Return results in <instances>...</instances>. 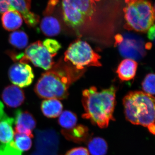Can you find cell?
<instances>
[{"label":"cell","mask_w":155,"mask_h":155,"mask_svg":"<svg viewBox=\"0 0 155 155\" xmlns=\"http://www.w3.org/2000/svg\"><path fill=\"white\" fill-rule=\"evenodd\" d=\"M83 72V70H78L69 63L60 61L42 74L35 87V91L41 98H67L69 87Z\"/></svg>","instance_id":"1"},{"label":"cell","mask_w":155,"mask_h":155,"mask_svg":"<svg viewBox=\"0 0 155 155\" xmlns=\"http://www.w3.org/2000/svg\"><path fill=\"white\" fill-rule=\"evenodd\" d=\"M116 91L114 86L101 91L94 86L84 90L82 93L84 110L82 118L89 119L101 128L107 127L110 121L114 120Z\"/></svg>","instance_id":"2"},{"label":"cell","mask_w":155,"mask_h":155,"mask_svg":"<svg viewBox=\"0 0 155 155\" xmlns=\"http://www.w3.org/2000/svg\"><path fill=\"white\" fill-rule=\"evenodd\" d=\"M126 119L134 125L147 127L155 134V98L141 91H131L123 100Z\"/></svg>","instance_id":"3"},{"label":"cell","mask_w":155,"mask_h":155,"mask_svg":"<svg viewBox=\"0 0 155 155\" xmlns=\"http://www.w3.org/2000/svg\"><path fill=\"white\" fill-rule=\"evenodd\" d=\"M61 48V45L57 41L47 39L43 41H38L31 44L24 53L10 51L8 55L16 62L27 64L30 61L35 67L47 71L54 64V58Z\"/></svg>","instance_id":"4"},{"label":"cell","mask_w":155,"mask_h":155,"mask_svg":"<svg viewBox=\"0 0 155 155\" xmlns=\"http://www.w3.org/2000/svg\"><path fill=\"white\" fill-rule=\"evenodd\" d=\"M125 28L146 32L154 25V8L148 0H137L127 3L124 9Z\"/></svg>","instance_id":"5"},{"label":"cell","mask_w":155,"mask_h":155,"mask_svg":"<svg viewBox=\"0 0 155 155\" xmlns=\"http://www.w3.org/2000/svg\"><path fill=\"white\" fill-rule=\"evenodd\" d=\"M97 0H61L64 22L73 28H78L91 20L96 10Z\"/></svg>","instance_id":"6"},{"label":"cell","mask_w":155,"mask_h":155,"mask_svg":"<svg viewBox=\"0 0 155 155\" xmlns=\"http://www.w3.org/2000/svg\"><path fill=\"white\" fill-rule=\"evenodd\" d=\"M100 59L99 55L95 52L88 43L78 40L69 46L64 54V60L81 70L85 67H101Z\"/></svg>","instance_id":"7"},{"label":"cell","mask_w":155,"mask_h":155,"mask_svg":"<svg viewBox=\"0 0 155 155\" xmlns=\"http://www.w3.org/2000/svg\"><path fill=\"white\" fill-rule=\"evenodd\" d=\"M31 0H0V14L10 10L18 11L26 24L35 27L40 21L38 15L31 11Z\"/></svg>","instance_id":"8"},{"label":"cell","mask_w":155,"mask_h":155,"mask_svg":"<svg viewBox=\"0 0 155 155\" xmlns=\"http://www.w3.org/2000/svg\"><path fill=\"white\" fill-rule=\"evenodd\" d=\"M9 79L14 85L20 87L30 85L34 78L31 67L25 63H15L8 70Z\"/></svg>","instance_id":"9"},{"label":"cell","mask_w":155,"mask_h":155,"mask_svg":"<svg viewBox=\"0 0 155 155\" xmlns=\"http://www.w3.org/2000/svg\"><path fill=\"white\" fill-rule=\"evenodd\" d=\"M14 119L7 115L4 106L0 101V149L4 151L14 142Z\"/></svg>","instance_id":"10"},{"label":"cell","mask_w":155,"mask_h":155,"mask_svg":"<svg viewBox=\"0 0 155 155\" xmlns=\"http://www.w3.org/2000/svg\"><path fill=\"white\" fill-rule=\"evenodd\" d=\"M15 133L25 134L33 137L32 130L36 127V122L33 116L27 111L20 109L15 113Z\"/></svg>","instance_id":"11"},{"label":"cell","mask_w":155,"mask_h":155,"mask_svg":"<svg viewBox=\"0 0 155 155\" xmlns=\"http://www.w3.org/2000/svg\"><path fill=\"white\" fill-rule=\"evenodd\" d=\"M119 50L122 56L133 60H138L144 55L143 43L134 39L124 38L118 44Z\"/></svg>","instance_id":"12"},{"label":"cell","mask_w":155,"mask_h":155,"mask_svg":"<svg viewBox=\"0 0 155 155\" xmlns=\"http://www.w3.org/2000/svg\"><path fill=\"white\" fill-rule=\"evenodd\" d=\"M58 138L54 131H37V143L44 148L43 152L32 155H56L58 147Z\"/></svg>","instance_id":"13"},{"label":"cell","mask_w":155,"mask_h":155,"mask_svg":"<svg viewBox=\"0 0 155 155\" xmlns=\"http://www.w3.org/2000/svg\"><path fill=\"white\" fill-rule=\"evenodd\" d=\"M3 101L10 107L21 106L25 100V94L19 87L10 85L4 89L2 95Z\"/></svg>","instance_id":"14"},{"label":"cell","mask_w":155,"mask_h":155,"mask_svg":"<svg viewBox=\"0 0 155 155\" xmlns=\"http://www.w3.org/2000/svg\"><path fill=\"white\" fill-rule=\"evenodd\" d=\"M137 68V63L133 59L127 58L121 62L118 68L117 72L121 80L127 81L133 79L135 77Z\"/></svg>","instance_id":"15"},{"label":"cell","mask_w":155,"mask_h":155,"mask_svg":"<svg viewBox=\"0 0 155 155\" xmlns=\"http://www.w3.org/2000/svg\"><path fill=\"white\" fill-rule=\"evenodd\" d=\"M51 14H46L42 19L40 28L46 36L53 37L58 35L61 31V26L59 20Z\"/></svg>","instance_id":"16"},{"label":"cell","mask_w":155,"mask_h":155,"mask_svg":"<svg viewBox=\"0 0 155 155\" xmlns=\"http://www.w3.org/2000/svg\"><path fill=\"white\" fill-rule=\"evenodd\" d=\"M2 22L5 29L13 31L18 29L22 25L23 18L18 11L10 10L3 14Z\"/></svg>","instance_id":"17"},{"label":"cell","mask_w":155,"mask_h":155,"mask_svg":"<svg viewBox=\"0 0 155 155\" xmlns=\"http://www.w3.org/2000/svg\"><path fill=\"white\" fill-rule=\"evenodd\" d=\"M63 106L60 101L56 99H48L43 101L41 110L43 114L49 118H55L61 115Z\"/></svg>","instance_id":"18"},{"label":"cell","mask_w":155,"mask_h":155,"mask_svg":"<svg viewBox=\"0 0 155 155\" xmlns=\"http://www.w3.org/2000/svg\"><path fill=\"white\" fill-rule=\"evenodd\" d=\"M9 42L14 47L18 49H23L28 45V35L22 31H16L9 35Z\"/></svg>","instance_id":"19"},{"label":"cell","mask_w":155,"mask_h":155,"mask_svg":"<svg viewBox=\"0 0 155 155\" xmlns=\"http://www.w3.org/2000/svg\"><path fill=\"white\" fill-rule=\"evenodd\" d=\"M88 148L91 155H105L107 151V144L104 139L94 137L89 142Z\"/></svg>","instance_id":"20"},{"label":"cell","mask_w":155,"mask_h":155,"mask_svg":"<svg viewBox=\"0 0 155 155\" xmlns=\"http://www.w3.org/2000/svg\"><path fill=\"white\" fill-rule=\"evenodd\" d=\"M77 122V116L69 111H64L59 116L58 122L61 127L69 130L75 127Z\"/></svg>","instance_id":"21"},{"label":"cell","mask_w":155,"mask_h":155,"mask_svg":"<svg viewBox=\"0 0 155 155\" xmlns=\"http://www.w3.org/2000/svg\"><path fill=\"white\" fill-rule=\"evenodd\" d=\"M14 133V141L16 147L22 152L30 149L32 145L31 137L25 134Z\"/></svg>","instance_id":"22"},{"label":"cell","mask_w":155,"mask_h":155,"mask_svg":"<svg viewBox=\"0 0 155 155\" xmlns=\"http://www.w3.org/2000/svg\"><path fill=\"white\" fill-rule=\"evenodd\" d=\"M142 86L144 92L150 95H154L155 94L154 74L150 73L147 75L142 83Z\"/></svg>","instance_id":"23"},{"label":"cell","mask_w":155,"mask_h":155,"mask_svg":"<svg viewBox=\"0 0 155 155\" xmlns=\"http://www.w3.org/2000/svg\"><path fill=\"white\" fill-rule=\"evenodd\" d=\"M66 155H89V153L88 150L85 148L80 147L70 150Z\"/></svg>","instance_id":"24"},{"label":"cell","mask_w":155,"mask_h":155,"mask_svg":"<svg viewBox=\"0 0 155 155\" xmlns=\"http://www.w3.org/2000/svg\"><path fill=\"white\" fill-rule=\"evenodd\" d=\"M148 37L151 40H153L155 38V25H153L151 27H150L147 31Z\"/></svg>","instance_id":"25"},{"label":"cell","mask_w":155,"mask_h":155,"mask_svg":"<svg viewBox=\"0 0 155 155\" xmlns=\"http://www.w3.org/2000/svg\"><path fill=\"white\" fill-rule=\"evenodd\" d=\"M137 1V0H125L126 3L130 2H134V1Z\"/></svg>","instance_id":"26"},{"label":"cell","mask_w":155,"mask_h":155,"mask_svg":"<svg viewBox=\"0 0 155 155\" xmlns=\"http://www.w3.org/2000/svg\"><path fill=\"white\" fill-rule=\"evenodd\" d=\"M0 155H4V151L0 149Z\"/></svg>","instance_id":"27"}]
</instances>
